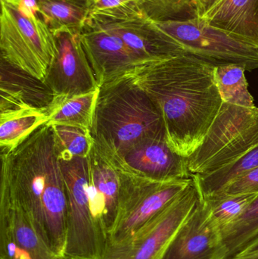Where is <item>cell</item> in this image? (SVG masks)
<instances>
[{
    "mask_svg": "<svg viewBox=\"0 0 258 259\" xmlns=\"http://www.w3.org/2000/svg\"><path fill=\"white\" fill-rule=\"evenodd\" d=\"M215 65L186 55L154 59L127 73L150 97L174 152L189 158L199 147L223 100Z\"/></svg>",
    "mask_w": 258,
    "mask_h": 259,
    "instance_id": "1",
    "label": "cell"
},
{
    "mask_svg": "<svg viewBox=\"0 0 258 259\" xmlns=\"http://www.w3.org/2000/svg\"><path fill=\"white\" fill-rule=\"evenodd\" d=\"M1 160L0 196L24 211L41 238L63 229L67 198L53 127L42 124L10 152L1 151Z\"/></svg>",
    "mask_w": 258,
    "mask_h": 259,
    "instance_id": "2",
    "label": "cell"
},
{
    "mask_svg": "<svg viewBox=\"0 0 258 259\" xmlns=\"http://www.w3.org/2000/svg\"><path fill=\"white\" fill-rule=\"evenodd\" d=\"M89 131L95 150L115 167L139 142L166 138L159 109L128 75L99 87Z\"/></svg>",
    "mask_w": 258,
    "mask_h": 259,
    "instance_id": "3",
    "label": "cell"
},
{
    "mask_svg": "<svg viewBox=\"0 0 258 259\" xmlns=\"http://www.w3.org/2000/svg\"><path fill=\"white\" fill-rule=\"evenodd\" d=\"M175 55H186L215 67L239 65L248 71L258 69V47L212 25L201 17L156 21Z\"/></svg>",
    "mask_w": 258,
    "mask_h": 259,
    "instance_id": "4",
    "label": "cell"
},
{
    "mask_svg": "<svg viewBox=\"0 0 258 259\" xmlns=\"http://www.w3.org/2000/svg\"><path fill=\"white\" fill-rule=\"evenodd\" d=\"M258 146V108L223 103L202 143L187 158L192 175L214 173L234 164Z\"/></svg>",
    "mask_w": 258,
    "mask_h": 259,
    "instance_id": "5",
    "label": "cell"
},
{
    "mask_svg": "<svg viewBox=\"0 0 258 259\" xmlns=\"http://www.w3.org/2000/svg\"><path fill=\"white\" fill-rule=\"evenodd\" d=\"M1 58L44 80L56 57L54 34L38 15L26 16L16 6L1 0Z\"/></svg>",
    "mask_w": 258,
    "mask_h": 259,
    "instance_id": "6",
    "label": "cell"
},
{
    "mask_svg": "<svg viewBox=\"0 0 258 259\" xmlns=\"http://www.w3.org/2000/svg\"><path fill=\"white\" fill-rule=\"evenodd\" d=\"M67 198L65 255L71 259H101L107 238L92 217L89 196V157L59 158Z\"/></svg>",
    "mask_w": 258,
    "mask_h": 259,
    "instance_id": "7",
    "label": "cell"
},
{
    "mask_svg": "<svg viewBox=\"0 0 258 259\" xmlns=\"http://www.w3.org/2000/svg\"><path fill=\"white\" fill-rule=\"evenodd\" d=\"M118 170L119 206L107 243H122L133 237L171 204L192 178L160 182Z\"/></svg>",
    "mask_w": 258,
    "mask_h": 259,
    "instance_id": "8",
    "label": "cell"
},
{
    "mask_svg": "<svg viewBox=\"0 0 258 259\" xmlns=\"http://www.w3.org/2000/svg\"><path fill=\"white\" fill-rule=\"evenodd\" d=\"M201 202L192 178L186 189L133 237L122 243H107L101 259H162Z\"/></svg>",
    "mask_w": 258,
    "mask_h": 259,
    "instance_id": "9",
    "label": "cell"
},
{
    "mask_svg": "<svg viewBox=\"0 0 258 259\" xmlns=\"http://www.w3.org/2000/svg\"><path fill=\"white\" fill-rule=\"evenodd\" d=\"M89 15L147 60L176 56L152 18L136 2Z\"/></svg>",
    "mask_w": 258,
    "mask_h": 259,
    "instance_id": "10",
    "label": "cell"
},
{
    "mask_svg": "<svg viewBox=\"0 0 258 259\" xmlns=\"http://www.w3.org/2000/svg\"><path fill=\"white\" fill-rule=\"evenodd\" d=\"M79 34L99 87L125 75L141 64L151 61L139 56L121 38L89 15Z\"/></svg>",
    "mask_w": 258,
    "mask_h": 259,
    "instance_id": "11",
    "label": "cell"
},
{
    "mask_svg": "<svg viewBox=\"0 0 258 259\" xmlns=\"http://www.w3.org/2000/svg\"><path fill=\"white\" fill-rule=\"evenodd\" d=\"M57 53L43 81L56 97H73L98 89L79 33L54 34Z\"/></svg>",
    "mask_w": 258,
    "mask_h": 259,
    "instance_id": "12",
    "label": "cell"
},
{
    "mask_svg": "<svg viewBox=\"0 0 258 259\" xmlns=\"http://www.w3.org/2000/svg\"><path fill=\"white\" fill-rule=\"evenodd\" d=\"M116 168L160 182L192 178L187 158L174 152L165 137L139 142L124 154Z\"/></svg>",
    "mask_w": 258,
    "mask_h": 259,
    "instance_id": "13",
    "label": "cell"
},
{
    "mask_svg": "<svg viewBox=\"0 0 258 259\" xmlns=\"http://www.w3.org/2000/svg\"><path fill=\"white\" fill-rule=\"evenodd\" d=\"M221 229L201 200L173 239L162 259H227Z\"/></svg>",
    "mask_w": 258,
    "mask_h": 259,
    "instance_id": "14",
    "label": "cell"
},
{
    "mask_svg": "<svg viewBox=\"0 0 258 259\" xmlns=\"http://www.w3.org/2000/svg\"><path fill=\"white\" fill-rule=\"evenodd\" d=\"M0 259H71L55 254L39 237L25 213L0 196Z\"/></svg>",
    "mask_w": 258,
    "mask_h": 259,
    "instance_id": "15",
    "label": "cell"
},
{
    "mask_svg": "<svg viewBox=\"0 0 258 259\" xmlns=\"http://www.w3.org/2000/svg\"><path fill=\"white\" fill-rule=\"evenodd\" d=\"M0 118L30 111L47 112L55 94L43 80L1 58Z\"/></svg>",
    "mask_w": 258,
    "mask_h": 259,
    "instance_id": "16",
    "label": "cell"
},
{
    "mask_svg": "<svg viewBox=\"0 0 258 259\" xmlns=\"http://www.w3.org/2000/svg\"><path fill=\"white\" fill-rule=\"evenodd\" d=\"M89 196L91 211L97 227L109 237L119 206V170L101 157L94 148L89 155Z\"/></svg>",
    "mask_w": 258,
    "mask_h": 259,
    "instance_id": "17",
    "label": "cell"
},
{
    "mask_svg": "<svg viewBox=\"0 0 258 259\" xmlns=\"http://www.w3.org/2000/svg\"><path fill=\"white\" fill-rule=\"evenodd\" d=\"M200 17L258 47V0H218Z\"/></svg>",
    "mask_w": 258,
    "mask_h": 259,
    "instance_id": "18",
    "label": "cell"
},
{
    "mask_svg": "<svg viewBox=\"0 0 258 259\" xmlns=\"http://www.w3.org/2000/svg\"><path fill=\"white\" fill-rule=\"evenodd\" d=\"M39 15L53 34L80 33L89 14L87 0H37Z\"/></svg>",
    "mask_w": 258,
    "mask_h": 259,
    "instance_id": "19",
    "label": "cell"
},
{
    "mask_svg": "<svg viewBox=\"0 0 258 259\" xmlns=\"http://www.w3.org/2000/svg\"><path fill=\"white\" fill-rule=\"evenodd\" d=\"M98 94V89H97L77 97H55L46 112L47 124L90 129Z\"/></svg>",
    "mask_w": 258,
    "mask_h": 259,
    "instance_id": "20",
    "label": "cell"
},
{
    "mask_svg": "<svg viewBox=\"0 0 258 259\" xmlns=\"http://www.w3.org/2000/svg\"><path fill=\"white\" fill-rule=\"evenodd\" d=\"M245 68L239 65H220L215 68V81L223 103L242 107H255L248 91Z\"/></svg>",
    "mask_w": 258,
    "mask_h": 259,
    "instance_id": "21",
    "label": "cell"
},
{
    "mask_svg": "<svg viewBox=\"0 0 258 259\" xmlns=\"http://www.w3.org/2000/svg\"><path fill=\"white\" fill-rule=\"evenodd\" d=\"M257 166L258 146L234 164L209 175H192V178L201 200H204L218 194L230 181Z\"/></svg>",
    "mask_w": 258,
    "mask_h": 259,
    "instance_id": "22",
    "label": "cell"
},
{
    "mask_svg": "<svg viewBox=\"0 0 258 259\" xmlns=\"http://www.w3.org/2000/svg\"><path fill=\"white\" fill-rule=\"evenodd\" d=\"M46 112L30 111L7 118H0V148L10 152L35 130L46 124Z\"/></svg>",
    "mask_w": 258,
    "mask_h": 259,
    "instance_id": "23",
    "label": "cell"
},
{
    "mask_svg": "<svg viewBox=\"0 0 258 259\" xmlns=\"http://www.w3.org/2000/svg\"><path fill=\"white\" fill-rule=\"evenodd\" d=\"M257 196L258 193L215 196L202 201L205 203L212 220L224 236V233L239 220Z\"/></svg>",
    "mask_w": 258,
    "mask_h": 259,
    "instance_id": "24",
    "label": "cell"
},
{
    "mask_svg": "<svg viewBox=\"0 0 258 259\" xmlns=\"http://www.w3.org/2000/svg\"><path fill=\"white\" fill-rule=\"evenodd\" d=\"M51 126L59 158L89 157L94 146L89 129L63 124Z\"/></svg>",
    "mask_w": 258,
    "mask_h": 259,
    "instance_id": "25",
    "label": "cell"
},
{
    "mask_svg": "<svg viewBox=\"0 0 258 259\" xmlns=\"http://www.w3.org/2000/svg\"><path fill=\"white\" fill-rule=\"evenodd\" d=\"M258 236V196L239 220L224 234L227 259L240 252Z\"/></svg>",
    "mask_w": 258,
    "mask_h": 259,
    "instance_id": "26",
    "label": "cell"
},
{
    "mask_svg": "<svg viewBox=\"0 0 258 259\" xmlns=\"http://www.w3.org/2000/svg\"><path fill=\"white\" fill-rule=\"evenodd\" d=\"M138 5L156 21L184 20L198 16L196 0H139Z\"/></svg>",
    "mask_w": 258,
    "mask_h": 259,
    "instance_id": "27",
    "label": "cell"
},
{
    "mask_svg": "<svg viewBox=\"0 0 258 259\" xmlns=\"http://www.w3.org/2000/svg\"><path fill=\"white\" fill-rule=\"evenodd\" d=\"M253 193H258V166L230 181L220 193L213 196H236Z\"/></svg>",
    "mask_w": 258,
    "mask_h": 259,
    "instance_id": "28",
    "label": "cell"
},
{
    "mask_svg": "<svg viewBox=\"0 0 258 259\" xmlns=\"http://www.w3.org/2000/svg\"><path fill=\"white\" fill-rule=\"evenodd\" d=\"M133 2L138 3L139 0H87L89 13L116 9Z\"/></svg>",
    "mask_w": 258,
    "mask_h": 259,
    "instance_id": "29",
    "label": "cell"
},
{
    "mask_svg": "<svg viewBox=\"0 0 258 259\" xmlns=\"http://www.w3.org/2000/svg\"><path fill=\"white\" fill-rule=\"evenodd\" d=\"M218 0H198L197 3V11L198 16L202 15L206 10L212 7Z\"/></svg>",
    "mask_w": 258,
    "mask_h": 259,
    "instance_id": "30",
    "label": "cell"
},
{
    "mask_svg": "<svg viewBox=\"0 0 258 259\" xmlns=\"http://www.w3.org/2000/svg\"><path fill=\"white\" fill-rule=\"evenodd\" d=\"M258 258V248L246 252L237 254L230 259H253Z\"/></svg>",
    "mask_w": 258,
    "mask_h": 259,
    "instance_id": "31",
    "label": "cell"
},
{
    "mask_svg": "<svg viewBox=\"0 0 258 259\" xmlns=\"http://www.w3.org/2000/svg\"><path fill=\"white\" fill-rule=\"evenodd\" d=\"M258 248V236L256 237L254 240H253L252 241L250 242L246 246L243 248L239 253H242V252H248V251L253 250V249H257Z\"/></svg>",
    "mask_w": 258,
    "mask_h": 259,
    "instance_id": "32",
    "label": "cell"
},
{
    "mask_svg": "<svg viewBox=\"0 0 258 259\" xmlns=\"http://www.w3.org/2000/svg\"><path fill=\"white\" fill-rule=\"evenodd\" d=\"M198 0H196V3H198Z\"/></svg>",
    "mask_w": 258,
    "mask_h": 259,
    "instance_id": "33",
    "label": "cell"
},
{
    "mask_svg": "<svg viewBox=\"0 0 258 259\" xmlns=\"http://www.w3.org/2000/svg\"><path fill=\"white\" fill-rule=\"evenodd\" d=\"M253 259H258V258H253Z\"/></svg>",
    "mask_w": 258,
    "mask_h": 259,
    "instance_id": "34",
    "label": "cell"
}]
</instances>
